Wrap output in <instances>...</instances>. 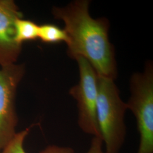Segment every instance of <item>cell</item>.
<instances>
[{"instance_id": "obj_7", "label": "cell", "mask_w": 153, "mask_h": 153, "mask_svg": "<svg viewBox=\"0 0 153 153\" xmlns=\"http://www.w3.org/2000/svg\"><path fill=\"white\" fill-rule=\"evenodd\" d=\"M30 128L16 133L11 140L7 143L0 153H26L23 143L27 136ZM40 153H75L73 149L66 146H60L55 145H49L42 150Z\"/></svg>"}, {"instance_id": "obj_10", "label": "cell", "mask_w": 153, "mask_h": 153, "mask_svg": "<svg viewBox=\"0 0 153 153\" xmlns=\"http://www.w3.org/2000/svg\"><path fill=\"white\" fill-rule=\"evenodd\" d=\"M103 141L102 138L93 137L90 148L86 153H106L103 149Z\"/></svg>"}, {"instance_id": "obj_5", "label": "cell", "mask_w": 153, "mask_h": 153, "mask_svg": "<svg viewBox=\"0 0 153 153\" xmlns=\"http://www.w3.org/2000/svg\"><path fill=\"white\" fill-rule=\"evenodd\" d=\"M25 71L24 66L16 64L0 69V152L16 133L15 99Z\"/></svg>"}, {"instance_id": "obj_1", "label": "cell", "mask_w": 153, "mask_h": 153, "mask_svg": "<svg viewBox=\"0 0 153 153\" xmlns=\"http://www.w3.org/2000/svg\"><path fill=\"white\" fill-rule=\"evenodd\" d=\"M90 2L74 1L64 7H54L52 13L65 23L69 56L73 59L83 57L98 76L115 80L117 69L115 49L108 38L109 22L104 17H91Z\"/></svg>"}, {"instance_id": "obj_2", "label": "cell", "mask_w": 153, "mask_h": 153, "mask_svg": "<svg viewBox=\"0 0 153 153\" xmlns=\"http://www.w3.org/2000/svg\"><path fill=\"white\" fill-rule=\"evenodd\" d=\"M126 109L114 80L98 76L97 118L106 153L120 152L126 140Z\"/></svg>"}, {"instance_id": "obj_8", "label": "cell", "mask_w": 153, "mask_h": 153, "mask_svg": "<svg viewBox=\"0 0 153 153\" xmlns=\"http://www.w3.org/2000/svg\"><path fill=\"white\" fill-rule=\"evenodd\" d=\"M16 39L20 44L38 38L39 26L30 20L19 18L16 22Z\"/></svg>"}, {"instance_id": "obj_6", "label": "cell", "mask_w": 153, "mask_h": 153, "mask_svg": "<svg viewBox=\"0 0 153 153\" xmlns=\"http://www.w3.org/2000/svg\"><path fill=\"white\" fill-rule=\"evenodd\" d=\"M22 14L13 1L0 0V66L16 64L22 44L16 39V22Z\"/></svg>"}, {"instance_id": "obj_3", "label": "cell", "mask_w": 153, "mask_h": 153, "mask_svg": "<svg viewBox=\"0 0 153 153\" xmlns=\"http://www.w3.org/2000/svg\"><path fill=\"white\" fill-rule=\"evenodd\" d=\"M131 95L128 109L135 116L140 134L137 153H153V66L148 62L143 73H134L131 80Z\"/></svg>"}, {"instance_id": "obj_4", "label": "cell", "mask_w": 153, "mask_h": 153, "mask_svg": "<svg viewBox=\"0 0 153 153\" xmlns=\"http://www.w3.org/2000/svg\"><path fill=\"white\" fill-rule=\"evenodd\" d=\"M79 71V82L69 94L77 102L78 124L82 131L93 137H101L97 118L98 76L89 62L82 57L76 59Z\"/></svg>"}, {"instance_id": "obj_9", "label": "cell", "mask_w": 153, "mask_h": 153, "mask_svg": "<svg viewBox=\"0 0 153 153\" xmlns=\"http://www.w3.org/2000/svg\"><path fill=\"white\" fill-rule=\"evenodd\" d=\"M38 38L43 43L56 44L68 42V37L65 30L54 24L47 23L39 26Z\"/></svg>"}]
</instances>
